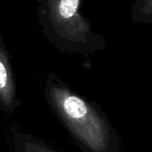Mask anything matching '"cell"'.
Listing matches in <instances>:
<instances>
[{
  "mask_svg": "<svg viewBox=\"0 0 152 152\" xmlns=\"http://www.w3.org/2000/svg\"><path fill=\"white\" fill-rule=\"evenodd\" d=\"M23 148L24 152H56L50 148L36 142V141H31V140H27L23 144Z\"/></svg>",
  "mask_w": 152,
  "mask_h": 152,
  "instance_id": "5b68a950",
  "label": "cell"
},
{
  "mask_svg": "<svg viewBox=\"0 0 152 152\" xmlns=\"http://www.w3.org/2000/svg\"><path fill=\"white\" fill-rule=\"evenodd\" d=\"M15 102V83L12 64L0 30V103L8 109Z\"/></svg>",
  "mask_w": 152,
  "mask_h": 152,
  "instance_id": "3957f363",
  "label": "cell"
},
{
  "mask_svg": "<svg viewBox=\"0 0 152 152\" xmlns=\"http://www.w3.org/2000/svg\"><path fill=\"white\" fill-rule=\"evenodd\" d=\"M83 0H37L39 23L56 48L68 51L89 53L101 49L104 37L93 31L82 13Z\"/></svg>",
  "mask_w": 152,
  "mask_h": 152,
  "instance_id": "6da1fadb",
  "label": "cell"
},
{
  "mask_svg": "<svg viewBox=\"0 0 152 152\" xmlns=\"http://www.w3.org/2000/svg\"><path fill=\"white\" fill-rule=\"evenodd\" d=\"M47 96L67 128L89 151H108L110 130L104 118L90 103L53 79L48 80Z\"/></svg>",
  "mask_w": 152,
  "mask_h": 152,
  "instance_id": "7a4b0ae2",
  "label": "cell"
},
{
  "mask_svg": "<svg viewBox=\"0 0 152 152\" xmlns=\"http://www.w3.org/2000/svg\"><path fill=\"white\" fill-rule=\"evenodd\" d=\"M131 20L135 23H152V0H133Z\"/></svg>",
  "mask_w": 152,
  "mask_h": 152,
  "instance_id": "277c9868",
  "label": "cell"
}]
</instances>
